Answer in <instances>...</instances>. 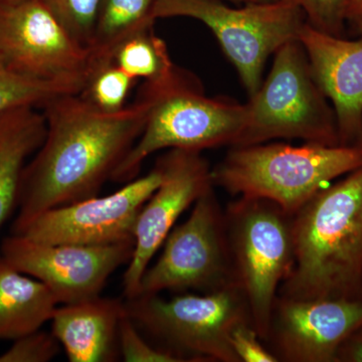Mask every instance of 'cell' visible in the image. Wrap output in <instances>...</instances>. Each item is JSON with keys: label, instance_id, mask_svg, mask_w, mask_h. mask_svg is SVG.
<instances>
[{"label": "cell", "instance_id": "obj_10", "mask_svg": "<svg viewBox=\"0 0 362 362\" xmlns=\"http://www.w3.org/2000/svg\"><path fill=\"white\" fill-rule=\"evenodd\" d=\"M0 59L25 77L83 86L94 62L45 0L0 4Z\"/></svg>", "mask_w": 362, "mask_h": 362}, {"label": "cell", "instance_id": "obj_33", "mask_svg": "<svg viewBox=\"0 0 362 362\" xmlns=\"http://www.w3.org/2000/svg\"><path fill=\"white\" fill-rule=\"evenodd\" d=\"M361 297H362V283H361Z\"/></svg>", "mask_w": 362, "mask_h": 362}, {"label": "cell", "instance_id": "obj_11", "mask_svg": "<svg viewBox=\"0 0 362 362\" xmlns=\"http://www.w3.org/2000/svg\"><path fill=\"white\" fill-rule=\"evenodd\" d=\"M133 251L134 240L81 246L45 244L13 233L0 247L11 265L47 286L59 305L100 296L112 274L129 263Z\"/></svg>", "mask_w": 362, "mask_h": 362}, {"label": "cell", "instance_id": "obj_29", "mask_svg": "<svg viewBox=\"0 0 362 362\" xmlns=\"http://www.w3.org/2000/svg\"><path fill=\"white\" fill-rule=\"evenodd\" d=\"M347 28L357 35H362V0H349L345 11Z\"/></svg>", "mask_w": 362, "mask_h": 362}, {"label": "cell", "instance_id": "obj_2", "mask_svg": "<svg viewBox=\"0 0 362 362\" xmlns=\"http://www.w3.org/2000/svg\"><path fill=\"white\" fill-rule=\"evenodd\" d=\"M294 265L279 289L294 299L361 297L362 166L293 214Z\"/></svg>", "mask_w": 362, "mask_h": 362}, {"label": "cell", "instance_id": "obj_28", "mask_svg": "<svg viewBox=\"0 0 362 362\" xmlns=\"http://www.w3.org/2000/svg\"><path fill=\"white\" fill-rule=\"evenodd\" d=\"M337 362H362V324L342 343Z\"/></svg>", "mask_w": 362, "mask_h": 362}, {"label": "cell", "instance_id": "obj_25", "mask_svg": "<svg viewBox=\"0 0 362 362\" xmlns=\"http://www.w3.org/2000/svg\"><path fill=\"white\" fill-rule=\"evenodd\" d=\"M301 9L306 23L320 32L346 37L345 21L349 0H281Z\"/></svg>", "mask_w": 362, "mask_h": 362}, {"label": "cell", "instance_id": "obj_9", "mask_svg": "<svg viewBox=\"0 0 362 362\" xmlns=\"http://www.w3.org/2000/svg\"><path fill=\"white\" fill-rule=\"evenodd\" d=\"M161 247L158 259L143 275L138 295L209 293L238 286L225 211L214 188L194 202L187 221L173 228Z\"/></svg>", "mask_w": 362, "mask_h": 362}, {"label": "cell", "instance_id": "obj_22", "mask_svg": "<svg viewBox=\"0 0 362 362\" xmlns=\"http://www.w3.org/2000/svg\"><path fill=\"white\" fill-rule=\"evenodd\" d=\"M138 81L111 59H95L81 96L103 111H119Z\"/></svg>", "mask_w": 362, "mask_h": 362}, {"label": "cell", "instance_id": "obj_15", "mask_svg": "<svg viewBox=\"0 0 362 362\" xmlns=\"http://www.w3.org/2000/svg\"><path fill=\"white\" fill-rule=\"evenodd\" d=\"M309 65L334 110L339 144L359 145L362 136V35L335 37L305 23L298 37Z\"/></svg>", "mask_w": 362, "mask_h": 362}, {"label": "cell", "instance_id": "obj_13", "mask_svg": "<svg viewBox=\"0 0 362 362\" xmlns=\"http://www.w3.org/2000/svg\"><path fill=\"white\" fill-rule=\"evenodd\" d=\"M162 181L138 214L134 251L123 276L124 296H137L140 282L181 214L214 188L211 168L202 152L168 149L156 162Z\"/></svg>", "mask_w": 362, "mask_h": 362}, {"label": "cell", "instance_id": "obj_20", "mask_svg": "<svg viewBox=\"0 0 362 362\" xmlns=\"http://www.w3.org/2000/svg\"><path fill=\"white\" fill-rule=\"evenodd\" d=\"M109 59L135 80L157 82L175 69L165 42L153 28L142 30L122 40L112 51Z\"/></svg>", "mask_w": 362, "mask_h": 362}, {"label": "cell", "instance_id": "obj_21", "mask_svg": "<svg viewBox=\"0 0 362 362\" xmlns=\"http://www.w3.org/2000/svg\"><path fill=\"white\" fill-rule=\"evenodd\" d=\"M84 86L25 77L9 69L0 59V114L16 107L42 109L54 98L81 94Z\"/></svg>", "mask_w": 362, "mask_h": 362}, {"label": "cell", "instance_id": "obj_7", "mask_svg": "<svg viewBox=\"0 0 362 362\" xmlns=\"http://www.w3.org/2000/svg\"><path fill=\"white\" fill-rule=\"evenodd\" d=\"M225 221L235 283L264 342L279 289L294 265L293 214L268 199L239 197L226 207Z\"/></svg>", "mask_w": 362, "mask_h": 362}, {"label": "cell", "instance_id": "obj_14", "mask_svg": "<svg viewBox=\"0 0 362 362\" xmlns=\"http://www.w3.org/2000/svg\"><path fill=\"white\" fill-rule=\"evenodd\" d=\"M362 324V297L294 299L278 295L264 343L279 362H337Z\"/></svg>", "mask_w": 362, "mask_h": 362}, {"label": "cell", "instance_id": "obj_32", "mask_svg": "<svg viewBox=\"0 0 362 362\" xmlns=\"http://www.w3.org/2000/svg\"><path fill=\"white\" fill-rule=\"evenodd\" d=\"M359 145H361V146H362V136H361V142H359Z\"/></svg>", "mask_w": 362, "mask_h": 362}, {"label": "cell", "instance_id": "obj_19", "mask_svg": "<svg viewBox=\"0 0 362 362\" xmlns=\"http://www.w3.org/2000/svg\"><path fill=\"white\" fill-rule=\"evenodd\" d=\"M156 0H101L90 51L94 59H109L122 40L153 28Z\"/></svg>", "mask_w": 362, "mask_h": 362}, {"label": "cell", "instance_id": "obj_3", "mask_svg": "<svg viewBox=\"0 0 362 362\" xmlns=\"http://www.w3.org/2000/svg\"><path fill=\"white\" fill-rule=\"evenodd\" d=\"M362 166L361 145L282 142L233 146L211 168L214 187L268 199L294 214L316 192Z\"/></svg>", "mask_w": 362, "mask_h": 362}, {"label": "cell", "instance_id": "obj_24", "mask_svg": "<svg viewBox=\"0 0 362 362\" xmlns=\"http://www.w3.org/2000/svg\"><path fill=\"white\" fill-rule=\"evenodd\" d=\"M118 347L119 354L126 362H183L173 352L147 342L127 310L119 324Z\"/></svg>", "mask_w": 362, "mask_h": 362}, {"label": "cell", "instance_id": "obj_23", "mask_svg": "<svg viewBox=\"0 0 362 362\" xmlns=\"http://www.w3.org/2000/svg\"><path fill=\"white\" fill-rule=\"evenodd\" d=\"M78 44L90 49L101 0H45Z\"/></svg>", "mask_w": 362, "mask_h": 362}, {"label": "cell", "instance_id": "obj_12", "mask_svg": "<svg viewBox=\"0 0 362 362\" xmlns=\"http://www.w3.org/2000/svg\"><path fill=\"white\" fill-rule=\"evenodd\" d=\"M158 164L113 194L49 209L18 235L45 244L106 246L134 240L138 214L162 181Z\"/></svg>", "mask_w": 362, "mask_h": 362}, {"label": "cell", "instance_id": "obj_8", "mask_svg": "<svg viewBox=\"0 0 362 362\" xmlns=\"http://www.w3.org/2000/svg\"><path fill=\"white\" fill-rule=\"evenodd\" d=\"M154 16L156 20L194 18L206 25L237 70L249 97L263 82L268 59L286 42L298 40L306 23L301 9L281 0L247 4L240 8L223 0H156Z\"/></svg>", "mask_w": 362, "mask_h": 362}, {"label": "cell", "instance_id": "obj_18", "mask_svg": "<svg viewBox=\"0 0 362 362\" xmlns=\"http://www.w3.org/2000/svg\"><path fill=\"white\" fill-rule=\"evenodd\" d=\"M58 306L47 286L16 270L0 255V340L40 330Z\"/></svg>", "mask_w": 362, "mask_h": 362}, {"label": "cell", "instance_id": "obj_16", "mask_svg": "<svg viewBox=\"0 0 362 362\" xmlns=\"http://www.w3.org/2000/svg\"><path fill=\"white\" fill-rule=\"evenodd\" d=\"M125 302L101 295L61 304L51 319L52 333L70 362H111L119 354L118 330Z\"/></svg>", "mask_w": 362, "mask_h": 362}, {"label": "cell", "instance_id": "obj_1", "mask_svg": "<svg viewBox=\"0 0 362 362\" xmlns=\"http://www.w3.org/2000/svg\"><path fill=\"white\" fill-rule=\"evenodd\" d=\"M150 105L142 87L119 111L101 110L80 94L45 104V139L23 168L11 233L49 209L99 194L142 134Z\"/></svg>", "mask_w": 362, "mask_h": 362}, {"label": "cell", "instance_id": "obj_27", "mask_svg": "<svg viewBox=\"0 0 362 362\" xmlns=\"http://www.w3.org/2000/svg\"><path fill=\"white\" fill-rule=\"evenodd\" d=\"M230 345L240 362H279L259 338L252 322L240 324L233 330Z\"/></svg>", "mask_w": 362, "mask_h": 362}, {"label": "cell", "instance_id": "obj_4", "mask_svg": "<svg viewBox=\"0 0 362 362\" xmlns=\"http://www.w3.org/2000/svg\"><path fill=\"white\" fill-rule=\"evenodd\" d=\"M142 88L151 101L148 117L142 134L112 176L114 182L135 180L143 162L160 150L232 147L246 122V105L206 96L199 81L178 66Z\"/></svg>", "mask_w": 362, "mask_h": 362}, {"label": "cell", "instance_id": "obj_31", "mask_svg": "<svg viewBox=\"0 0 362 362\" xmlns=\"http://www.w3.org/2000/svg\"><path fill=\"white\" fill-rule=\"evenodd\" d=\"M20 1V0H0V4H8V2Z\"/></svg>", "mask_w": 362, "mask_h": 362}, {"label": "cell", "instance_id": "obj_17", "mask_svg": "<svg viewBox=\"0 0 362 362\" xmlns=\"http://www.w3.org/2000/svg\"><path fill=\"white\" fill-rule=\"evenodd\" d=\"M44 113L23 106L0 114V228L18 209L21 175L44 141Z\"/></svg>", "mask_w": 362, "mask_h": 362}, {"label": "cell", "instance_id": "obj_26", "mask_svg": "<svg viewBox=\"0 0 362 362\" xmlns=\"http://www.w3.org/2000/svg\"><path fill=\"white\" fill-rule=\"evenodd\" d=\"M61 344L51 332L37 330L14 340L0 354V362H49L58 356Z\"/></svg>", "mask_w": 362, "mask_h": 362}, {"label": "cell", "instance_id": "obj_5", "mask_svg": "<svg viewBox=\"0 0 362 362\" xmlns=\"http://www.w3.org/2000/svg\"><path fill=\"white\" fill-rule=\"evenodd\" d=\"M245 105L246 122L233 146L278 139L340 145L334 110L312 75L299 40L274 54L266 80Z\"/></svg>", "mask_w": 362, "mask_h": 362}, {"label": "cell", "instance_id": "obj_6", "mask_svg": "<svg viewBox=\"0 0 362 362\" xmlns=\"http://www.w3.org/2000/svg\"><path fill=\"white\" fill-rule=\"evenodd\" d=\"M125 306L136 325L183 362H240L230 334L240 324L252 322L246 296L238 286L170 298L138 295L126 299Z\"/></svg>", "mask_w": 362, "mask_h": 362}, {"label": "cell", "instance_id": "obj_30", "mask_svg": "<svg viewBox=\"0 0 362 362\" xmlns=\"http://www.w3.org/2000/svg\"><path fill=\"white\" fill-rule=\"evenodd\" d=\"M230 1L237 2V4H262V2L274 1V0H230Z\"/></svg>", "mask_w": 362, "mask_h": 362}]
</instances>
